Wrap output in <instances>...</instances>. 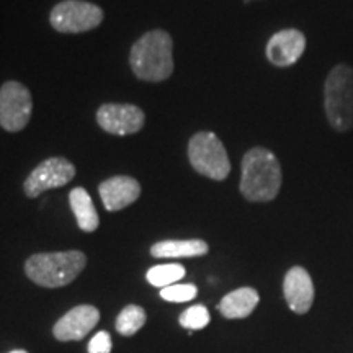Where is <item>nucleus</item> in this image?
I'll return each instance as SVG.
<instances>
[{
  "mask_svg": "<svg viewBox=\"0 0 353 353\" xmlns=\"http://www.w3.org/2000/svg\"><path fill=\"white\" fill-rule=\"evenodd\" d=\"M281 167L268 149L254 148L242 159L241 193L245 200L265 203L275 200L281 188Z\"/></svg>",
  "mask_w": 353,
  "mask_h": 353,
  "instance_id": "obj_1",
  "label": "nucleus"
},
{
  "mask_svg": "<svg viewBox=\"0 0 353 353\" xmlns=\"http://www.w3.org/2000/svg\"><path fill=\"white\" fill-rule=\"evenodd\" d=\"M174 41L164 30H152L132 44L130 64L134 76L145 82H162L174 72Z\"/></svg>",
  "mask_w": 353,
  "mask_h": 353,
  "instance_id": "obj_2",
  "label": "nucleus"
},
{
  "mask_svg": "<svg viewBox=\"0 0 353 353\" xmlns=\"http://www.w3.org/2000/svg\"><path fill=\"white\" fill-rule=\"evenodd\" d=\"M87 265L81 250L32 255L25 263V272L33 283L44 288H61L72 283Z\"/></svg>",
  "mask_w": 353,
  "mask_h": 353,
  "instance_id": "obj_3",
  "label": "nucleus"
},
{
  "mask_svg": "<svg viewBox=\"0 0 353 353\" xmlns=\"http://www.w3.org/2000/svg\"><path fill=\"white\" fill-rule=\"evenodd\" d=\"M324 108L335 131L353 130V68L339 64L324 83Z\"/></svg>",
  "mask_w": 353,
  "mask_h": 353,
  "instance_id": "obj_4",
  "label": "nucleus"
},
{
  "mask_svg": "<svg viewBox=\"0 0 353 353\" xmlns=\"http://www.w3.org/2000/svg\"><path fill=\"white\" fill-rule=\"evenodd\" d=\"M190 164L198 174L208 176L211 180H224L231 172L226 148L213 132H196L188 143Z\"/></svg>",
  "mask_w": 353,
  "mask_h": 353,
  "instance_id": "obj_5",
  "label": "nucleus"
},
{
  "mask_svg": "<svg viewBox=\"0 0 353 353\" xmlns=\"http://www.w3.org/2000/svg\"><path fill=\"white\" fill-rule=\"evenodd\" d=\"M50 21L59 33H83L103 21V10L83 0H63L51 10Z\"/></svg>",
  "mask_w": 353,
  "mask_h": 353,
  "instance_id": "obj_6",
  "label": "nucleus"
},
{
  "mask_svg": "<svg viewBox=\"0 0 353 353\" xmlns=\"http://www.w3.org/2000/svg\"><path fill=\"white\" fill-rule=\"evenodd\" d=\"M33 113V99L23 83L8 81L0 87V126L6 131L25 130Z\"/></svg>",
  "mask_w": 353,
  "mask_h": 353,
  "instance_id": "obj_7",
  "label": "nucleus"
},
{
  "mask_svg": "<svg viewBox=\"0 0 353 353\" xmlns=\"http://www.w3.org/2000/svg\"><path fill=\"white\" fill-rule=\"evenodd\" d=\"M76 176V167L64 157H50L26 176L23 190L28 198H37L51 188L64 187Z\"/></svg>",
  "mask_w": 353,
  "mask_h": 353,
  "instance_id": "obj_8",
  "label": "nucleus"
},
{
  "mask_svg": "<svg viewBox=\"0 0 353 353\" xmlns=\"http://www.w3.org/2000/svg\"><path fill=\"white\" fill-rule=\"evenodd\" d=\"M97 121L110 134H134L144 126V112L130 103H105L97 112Z\"/></svg>",
  "mask_w": 353,
  "mask_h": 353,
  "instance_id": "obj_9",
  "label": "nucleus"
},
{
  "mask_svg": "<svg viewBox=\"0 0 353 353\" xmlns=\"http://www.w3.org/2000/svg\"><path fill=\"white\" fill-rule=\"evenodd\" d=\"M100 311L94 306L82 304L70 309L68 314H64L56 322L52 334L59 342L81 341L92 329L99 324Z\"/></svg>",
  "mask_w": 353,
  "mask_h": 353,
  "instance_id": "obj_10",
  "label": "nucleus"
},
{
  "mask_svg": "<svg viewBox=\"0 0 353 353\" xmlns=\"http://www.w3.org/2000/svg\"><path fill=\"white\" fill-rule=\"evenodd\" d=\"M306 50V38L299 30H281L267 43V57L273 65H293Z\"/></svg>",
  "mask_w": 353,
  "mask_h": 353,
  "instance_id": "obj_11",
  "label": "nucleus"
},
{
  "mask_svg": "<svg viewBox=\"0 0 353 353\" xmlns=\"http://www.w3.org/2000/svg\"><path fill=\"white\" fill-rule=\"evenodd\" d=\"M285 299L296 314H306L314 303V283L303 267H293L285 275Z\"/></svg>",
  "mask_w": 353,
  "mask_h": 353,
  "instance_id": "obj_12",
  "label": "nucleus"
},
{
  "mask_svg": "<svg viewBox=\"0 0 353 353\" xmlns=\"http://www.w3.org/2000/svg\"><path fill=\"white\" fill-rule=\"evenodd\" d=\"M99 193L105 208L108 211H120L141 196V185L132 176H112L100 183Z\"/></svg>",
  "mask_w": 353,
  "mask_h": 353,
  "instance_id": "obj_13",
  "label": "nucleus"
},
{
  "mask_svg": "<svg viewBox=\"0 0 353 353\" xmlns=\"http://www.w3.org/2000/svg\"><path fill=\"white\" fill-rule=\"evenodd\" d=\"M260 301L259 293L254 288L244 286V288L234 290L221 299L218 304L219 312L226 319H244L252 314V311L257 307Z\"/></svg>",
  "mask_w": 353,
  "mask_h": 353,
  "instance_id": "obj_14",
  "label": "nucleus"
},
{
  "mask_svg": "<svg viewBox=\"0 0 353 353\" xmlns=\"http://www.w3.org/2000/svg\"><path fill=\"white\" fill-rule=\"evenodd\" d=\"M210 247L201 239L188 241H162L151 247L152 257L156 259H185L201 257L208 254Z\"/></svg>",
  "mask_w": 353,
  "mask_h": 353,
  "instance_id": "obj_15",
  "label": "nucleus"
},
{
  "mask_svg": "<svg viewBox=\"0 0 353 353\" xmlns=\"http://www.w3.org/2000/svg\"><path fill=\"white\" fill-rule=\"evenodd\" d=\"M69 203H70V210H72V213L77 219L79 228L85 232L97 231V228H99L100 224V219H99V214H97L94 201H92V198L87 193V190L82 187L70 190Z\"/></svg>",
  "mask_w": 353,
  "mask_h": 353,
  "instance_id": "obj_16",
  "label": "nucleus"
},
{
  "mask_svg": "<svg viewBox=\"0 0 353 353\" xmlns=\"http://www.w3.org/2000/svg\"><path fill=\"white\" fill-rule=\"evenodd\" d=\"M185 276V268L180 263H164L156 265V267L149 268L145 273V278L152 286L157 288H167V286L175 285Z\"/></svg>",
  "mask_w": 353,
  "mask_h": 353,
  "instance_id": "obj_17",
  "label": "nucleus"
},
{
  "mask_svg": "<svg viewBox=\"0 0 353 353\" xmlns=\"http://www.w3.org/2000/svg\"><path fill=\"white\" fill-rule=\"evenodd\" d=\"M145 324V312L141 306H136V304H131V306H126L120 312L117 319V330L121 335H134L141 327Z\"/></svg>",
  "mask_w": 353,
  "mask_h": 353,
  "instance_id": "obj_18",
  "label": "nucleus"
},
{
  "mask_svg": "<svg viewBox=\"0 0 353 353\" xmlns=\"http://www.w3.org/2000/svg\"><path fill=\"white\" fill-rule=\"evenodd\" d=\"M211 316L203 304H195V306L188 307L187 311L182 312L180 316V325L185 329H188L190 332L192 330H201L205 329L206 325L210 324Z\"/></svg>",
  "mask_w": 353,
  "mask_h": 353,
  "instance_id": "obj_19",
  "label": "nucleus"
},
{
  "mask_svg": "<svg viewBox=\"0 0 353 353\" xmlns=\"http://www.w3.org/2000/svg\"><path fill=\"white\" fill-rule=\"evenodd\" d=\"M196 294H198V288L195 285H190V283H183V285L175 283L161 290V298L170 303L192 301V299L196 298Z\"/></svg>",
  "mask_w": 353,
  "mask_h": 353,
  "instance_id": "obj_20",
  "label": "nucleus"
},
{
  "mask_svg": "<svg viewBox=\"0 0 353 353\" xmlns=\"http://www.w3.org/2000/svg\"><path fill=\"white\" fill-rule=\"evenodd\" d=\"M112 352V337L108 332L101 330L92 337L88 343V353H110Z\"/></svg>",
  "mask_w": 353,
  "mask_h": 353,
  "instance_id": "obj_21",
  "label": "nucleus"
},
{
  "mask_svg": "<svg viewBox=\"0 0 353 353\" xmlns=\"http://www.w3.org/2000/svg\"><path fill=\"white\" fill-rule=\"evenodd\" d=\"M10 353H28V352H25V350H13Z\"/></svg>",
  "mask_w": 353,
  "mask_h": 353,
  "instance_id": "obj_22",
  "label": "nucleus"
},
{
  "mask_svg": "<svg viewBox=\"0 0 353 353\" xmlns=\"http://www.w3.org/2000/svg\"><path fill=\"white\" fill-rule=\"evenodd\" d=\"M245 2H250V0H245Z\"/></svg>",
  "mask_w": 353,
  "mask_h": 353,
  "instance_id": "obj_23",
  "label": "nucleus"
}]
</instances>
